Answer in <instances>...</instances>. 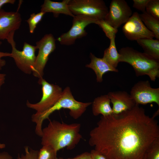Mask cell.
Masks as SVG:
<instances>
[{
	"label": "cell",
	"mask_w": 159,
	"mask_h": 159,
	"mask_svg": "<svg viewBox=\"0 0 159 159\" xmlns=\"http://www.w3.org/2000/svg\"><path fill=\"white\" fill-rule=\"evenodd\" d=\"M6 147V145L4 143H0V149H3L4 148Z\"/></svg>",
	"instance_id": "cell-34"
},
{
	"label": "cell",
	"mask_w": 159,
	"mask_h": 159,
	"mask_svg": "<svg viewBox=\"0 0 159 159\" xmlns=\"http://www.w3.org/2000/svg\"><path fill=\"white\" fill-rule=\"evenodd\" d=\"M73 18L72 25L70 29L57 39L61 44L71 45L74 43L77 39L86 36L87 32L85 29V28L90 24H95L97 21L85 16H74Z\"/></svg>",
	"instance_id": "cell-9"
},
{
	"label": "cell",
	"mask_w": 159,
	"mask_h": 159,
	"mask_svg": "<svg viewBox=\"0 0 159 159\" xmlns=\"http://www.w3.org/2000/svg\"><path fill=\"white\" fill-rule=\"evenodd\" d=\"M46 13L40 11L37 14H32L30 17L26 20L30 32L33 33L37 24L42 20L43 16Z\"/></svg>",
	"instance_id": "cell-23"
},
{
	"label": "cell",
	"mask_w": 159,
	"mask_h": 159,
	"mask_svg": "<svg viewBox=\"0 0 159 159\" xmlns=\"http://www.w3.org/2000/svg\"><path fill=\"white\" fill-rule=\"evenodd\" d=\"M11 47V57L17 67L24 73L30 74L32 73L36 57V46L25 42L21 51L17 50L16 46Z\"/></svg>",
	"instance_id": "cell-12"
},
{
	"label": "cell",
	"mask_w": 159,
	"mask_h": 159,
	"mask_svg": "<svg viewBox=\"0 0 159 159\" xmlns=\"http://www.w3.org/2000/svg\"><path fill=\"white\" fill-rule=\"evenodd\" d=\"M38 151L26 146L24 147V153L18 155L16 159H37Z\"/></svg>",
	"instance_id": "cell-26"
},
{
	"label": "cell",
	"mask_w": 159,
	"mask_h": 159,
	"mask_svg": "<svg viewBox=\"0 0 159 159\" xmlns=\"http://www.w3.org/2000/svg\"><path fill=\"white\" fill-rule=\"evenodd\" d=\"M110 101L107 95H101L95 99L92 102L93 115L97 116L100 114L107 116L113 114Z\"/></svg>",
	"instance_id": "cell-17"
},
{
	"label": "cell",
	"mask_w": 159,
	"mask_h": 159,
	"mask_svg": "<svg viewBox=\"0 0 159 159\" xmlns=\"http://www.w3.org/2000/svg\"><path fill=\"white\" fill-rule=\"evenodd\" d=\"M21 21L20 14L18 11H7L0 9V40L6 39L11 47L16 46L14 34L20 28Z\"/></svg>",
	"instance_id": "cell-8"
},
{
	"label": "cell",
	"mask_w": 159,
	"mask_h": 159,
	"mask_svg": "<svg viewBox=\"0 0 159 159\" xmlns=\"http://www.w3.org/2000/svg\"><path fill=\"white\" fill-rule=\"evenodd\" d=\"M123 32L128 40L131 41L144 39H152L153 34L145 26L137 12L132 13L122 27Z\"/></svg>",
	"instance_id": "cell-11"
},
{
	"label": "cell",
	"mask_w": 159,
	"mask_h": 159,
	"mask_svg": "<svg viewBox=\"0 0 159 159\" xmlns=\"http://www.w3.org/2000/svg\"><path fill=\"white\" fill-rule=\"evenodd\" d=\"M2 42L0 41V46ZM11 57V54L10 53L3 52L0 51V71L1 70L2 68L6 64V61L2 59L4 57Z\"/></svg>",
	"instance_id": "cell-28"
},
{
	"label": "cell",
	"mask_w": 159,
	"mask_h": 159,
	"mask_svg": "<svg viewBox=\"0 0 159 159\" xmlns=\"http://www.w3.org/2000/svg\"><path fill=\"white\" fill-rule=\"evenodd\" d=\"M68 6L74 16H87L97 20L104 19L109 11L103 0H69Z\"/></svg>",
	"instance_id": "cell-5"
},
{
	"label": "cell",
	"mask_w": 159,
	"mask_h": 159,
	"mask_svg": "<svg viewBox=\"0 0 159 159\" xmlns=\"http://www.w3.org/2000/svg\"><path fill=\"white\" fill-rule=\"evenodd\" d=\"M147 159H159V138L154 142L150 148Z\"/></svg>",
	"instance_id": "cell-25"
},
{
	"label": "cell",
	"mask_w": 159,
	"mask_h": 159,
	"mask_svg": "<svg viewBox=\"0 0 159 159\" xmlns=\"http://www.w3.org/2000/svg\"><path fill=\"white\" fill-rule=\"evenodd\" d=\"M137 41L144 53L153 58L159 60V40L153 39H144Z\"/></svg>",
	"instance_id": "cell-18"
},
{
	"label": "cell",
	"mask_w": 159,
	"mask_h": 159,
	"mask_svg": "<svg viewBox=\"0 0 159 159\" xmlns=\"http://www.w3.org/2000/svg\"><path fill=\"white\" fill-rule=\"evenodd\" d=\"M145 11L159 20V0H149L147 5Z\"/></svg>",
	"instance_id": "cell-24"
},
{
	"label": "cell",
	"mask_w": 159,
	"mask_h": 159,
	"mask_svg": "<svg viewBox=\"0 0 159 159\" xmlns=\"http://www.w3.org/2000/svg\"><path fill=\"white\" fill-rule=\"evenodd\" d=\"M112 105L113 114L118 115L132 109L136 105L130 94L125 91H116L107 94Z\"/></svg>",
	"instance_id": "cell-14"
},
{
	"label": "cell",
	"mask_w": 159,
	"mask_h": 159,
	"mask_svg": "<svg viewBox=\"0 0 159 159\" xmlns=\"http://www.w3.org/2000/svg\"><path fill=\"white\" fill-rule=\"evenodd\" d=\"M56 39L51 34L45 35L39 41L36 42V46L38 49L33 67V75L39 79L43 78L44 70L50 54L56 49Z\"/></svg>",
	"instance_id": "cell-7"
},
{
	"label": "cell",
	"mask_w": 159,
	"mask_h": 159,
	"mask_svg": "<svg viewBox=\"0 0 159 159\" xmlns=\"http://www.w3.org/2000/svg\"><path fill=\"white\" fill-rule=\"evenodd\" d=\"M131 8L124 0H112L104 20L118 29L125 23L132 14Z\"/></svg>",
	"instance_id": "cell-13"
},
{
	"label": "cell",
	"mask_w": 159,
	"mask_h": 159,
	"mask_svg": "<svg viewBox=\"0 0 159 159\" xmlns=\"http://www.w3.org/2000/svg\"><path fill=\"white\" fill-rule=\"evenodd\" d=\"M92 159H107L102 155L95 150H92L90 152Z\"/></svg>",
	"instance_id": "cell-30"
},
{
	"label": "cell",
	"mask_w": 159,
	"mask_h": 159,
	"mask_svg": "<svg viewBox=\"0 0 159 159\" xmlns=\"http://www.w3.org/2000/svg\"><path fill=\"white\" fill-rule=\"evenodd\" d=\"M95 24L98 25L104 32L106 36L110 39L116 36L118 31V29L111 25L104 19L97 20Z\"/></svg>",
	"instance_id": "cell-22"
},
{
	"label": "cell",
	"mask_w": 159,
	"mask_h": 159,
	"mask_svg": "<svg viewBox=\"0 0 159 159\" xmlns=\"http://www.w3.org/2000/svg\"><path fill=\"white\" fill-rule=\"evenodd\" d=\"M130 95L136 105L154 102L159 106V88H152L148 80L135 83L132 88Z\"/></svg>",
	"instance_id": "cell-10"
},
{
	"label": "cell",
	"mask_w": 159,
	"mask_h": 159,
	"mask_svg": "<svg viewBox=\"0 0 159 159\" xmlns=\"http://www.w3.org/2000/svg\"><path fill=\"white\" fill-rule=\"evenodd\" d=\"M0 159H13L8 153L6 152L0 153Z\"/></svg>",
	"instance_id": "cell-32"
},
{
	"label": "cell",
	"mask_w": 159,
	"mask_h": 159,
	"mask_svg": "<svg viewBox=\"0 0 159 159\" xmlns=\"http://www.w3.org/2000/svg\"><path fill=\"white\" fill-rule=\"evenodd\" d=\"M57 153L51 146L43 145L38 151L37 159H58Z\"/></svg>",
	"instance_id": "cell-21"
},
{
	"label": "cell",
	"mask_w": 159,
	"mask_h": 159,
	"mask_svg": "<svg viewBox=\"0 0 159 159\" xmlns=\"http://www.w3.org/2000/svg\"><path fill=\"white\" fill-rule=\"evenodd\" d=\"M58 159H92L90 153L85 152L72 158H59Z\"/></svg>",
	"instance_id": "cell-29"
},
{
	"label": "cell",
	"mask_w": 159,
	"mask_h": 159,
	"mask_svg": "<svg viewBox=\"0 0 159 159\" xmlns=\"http://www.w3.org/2000/svg\"><path fill=\"white\" fill-rule=\"evenodd\" d=\"M136 105L118 115L101 116L90 131L89 144L107 159H147L148 150L159 138V126Z\"/></svg>",
	"instance_id": "cell-1"
},
{
	"label": "cell",
	"mask_w": 159,
	"mask_h": 159,
	"mask_svg": "<svg viewBox=\"0 0 159 159\" xmlns=\"http://www.w3.org/2000/svg\"><path fill=\"white\" fill-rule=\"evenodd\" d=\"M149 0H133V7L143 12L145 11L147 5Z\"/></svg>",
	"instance_id": "cell-27"
},
{
	"label": "cell",
	"mask_w": 159,
	"mask_h": 159,
	"mask_svg": "<svg viewBox=\"0 0 159 159\" xmlns=\"http://www.w3.org/2000/svg\"><path fill=\"white\" fill-rule=\"evenodd\" d=\"M81 125L67 124L53 120L42 129L41 144L49 145L57 152L66 148L72 150L79 143L82 136L80 133Z\"/></svg>",
	"instance_id": "cell-2"
},
{
	"label": "cell",
	"mask_w": 159,
	"mask_h": 159,
	"mask_svg": "<svg viewBox=\"0 0 159 159\" xmlns=\"http://www.w3.org/2000/svg\"><path fill=\"white\" fill-rule=\"evenodd\" d=\"M6 76L5 74L0 73V90L2 86L5 82Z\"/></svg>",
	"instance_id": "cell-33"
},
{
	"label": "cell",
	"mask_w": 159,
	"mask_h": 159,
	"mask_svg": "<svg viewBox=\"0 0 159 159\" xmlns=\"http://www.w3.org/2000/svg\"><path fill=\"white\" fill-rule=\"evenodd\" d=\"M16 1L15 0H0V10L4 5L7 4H14Z\"/></svg>",
	"instance_id": "cell-31"
},
{
	"label": "cell",
	"mask_w": 159,
	"mask_h": 159,
	"mask_svg": "<svg viewBox=\"0 0 159 159\" xmlns=\"http://www.w3.org/2000/svg\"><path fill=\"white\" fill-rule=\"evenodd\" d=\"M90 57L91 62L86 65V67L92 69L94 71L97 82H102V76L105 73L109 71L118 72L117 69L110 65L103 58L97 57L92 53H90Z\"/></svg>",
	"instance_id": "cell-15"
},
{
	"label": "cell",
	"mask_w": 159,
	"mask_h": 159,
	"mask_svg": "<svg viewBox=\"0 0 159 159\" xmlns=\"http://www.w3.org/2000/svg\"><path fill=\"white\" fill-rule=\"evenodd\" d=\"M39 84L42 85V95L40 101L36 103H30L28 100L26 106L36 112H42L54 105L59 100L63 91L59 86L50 84L43 78L39 79Z\"/></svg>",
	"instance_id": "cell-6"
},
{
	"label": "cell",
	"mask_w": 159,
	"mask_h": 159,
	"mask_svg": "<svg viewBox=\"0 0 159 159\" xmlns=\"http://www.w3.org/2000/svg\"><path fill=\"white\" fill-rule=\"evenodd\" d=\"M69 0H63L60 2L45 0L41 6V11L45 13H52L54 16L57 17L60 14L73 17L74 16L70 11L68 6Z\"/></svg>",
	"instance_id": "cell-16"
},
{
	"label": "cell",
	"mask_w": 159,
	"mask_h": 159,
	"mask_svg": "<svg viewBox=\"0 0 159 159\" xmlns=\"http://www.w3.org/2000/svg\"><path fill=\"white\" fill-rule=\"evenodd\" d=\"M141 21L146 27L154 34L156 39L159 40V20L146 11L139 14Z\"/></svg>",
	"instance_id": "cell-20"
},
{
	"label": "cell",
	"mask_w": 159,
	"mask_h": 159,
	"mask_svg": "<svg viewBox=\"0 0 159 159\" xmlns=\"http://www.w3.org/2000/svg\"><path fill=\"white\" fill-rule=\"evenodd\" d=\"M119 53L120 62L130 65L137 76L147 75L153 81L159 77V60L129 47L122 48Z\"/></svg>",
	"instance_id": "cell-4"
},
{
	"label": "cell",
	"mask_w": 159,
	"mask_h": 159,
	"mask_svg": "<svg viewBox=\"0 0 159 159\" xmlns=\"http://www.w3.org/2000/svg\"><path fill=\"white\" fill-rule=\"evenodd\" d=\"M115 37L110 39V45L105 50L102 58L110 65L116 68L120 62V54L116 46Z\"/></svg>",
	"instance_id": "cell-19"
},
{
	"label": "cell",
	"mask_w": 159,
	"mask_h": 159,
	"mask_svg": "<svg viewBox=\"0 0 159 159\" xmlns=\"http://www.w3.org/2000/svg\"><path fill=\"white\" fill-rule=\"evenodd\" d=\"M92 102H83L77 101L72 95L70 88L66 87L63 91L61 97L53 105L42 112H36L31 117L32 121L36 124L35 132L39 137L42 135V125L44 121L49 119L50 115L62 109L69 110L70 116L76 119L80 117Z\"/></svg>",
	"instance_id": "cell-3"
}]
</instances>
